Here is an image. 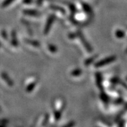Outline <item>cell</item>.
<instances>
[{"label":"cell","mask_w":127,"mask_h":127,"mask_svg":"<svg viewBox=\"0 0 127 127\" xmlns=\"http://www.w3.org/2000/svg\"><path fill=\"white\" fill-rule=\"evenodd\" d=\"M54 19H55V17L53 16H51L49 17V18L47 20V24L45 25V30H44V33L45 34H47V33L50 30V28H51V26L52 25V23L53 22Z\"/></svg>","instance_id":"7a4b0ae2"},{"label":"cell","mask_w":127,"mask_h":127,"mask_svg":"<svg viewBox=\"0 0 127 127\" xmlns=\"http://www.w3.org/2000/svg\"><path fill=\"white\" fill-rule=\"evenodd\" d=\"M48 47H49V50H50L51 52H53V53H55V52L57 51V47H56L55 45H49Z\"/></svg>","instance_id":"ba28073f"},{"label":"cell","mask_w":127,"mask_h":127,"mask_svg":"<svg viewBox=\"0 0 127 127\" xmlns=\"http://www.w3.org/2000/svg\"><path fill=\"white\" fill-rule=\"evenodd\" d=\"M27 42L31 44V45H32L35 47H39L40 46V43L36 41H31V40H27Z\"/></svg>","instance_id":"5b68a950"},{"label":"cell","mask_w":127,"mask_h":127,"mask_svg":"<svg viewBox=\"0 0 127 127\" xmlns=\"http://www.w3.org/2000/svg\"><path fill=\"white\" fill-rule=\"evenodd\" d=\"M82 73V71L80 69H75L71 73V75L73 76H79L80 75V74Z\"/></svg>","instance_id":"277c9868"},{"label":"cell","mask_w":127,"mask_h":127,"mask_svg":"<svg viewBox=\"0 0 127 127\" xmlns=\"http://www.w3.org/2000/svg\"><path fill=\"white\" fill-rule=\"evenodd\" d=\"M95 58H96V57H92V58H90V59H88V60L86 61L85 64H86V65H88V64H89L92 63V61H93V60H94Z\"/></svg>","instance_id":"9c48e42d"},{"label":"cell","mask_w":127,"mask_h":127,"mask_svg":"<svg viewBox=\"0 0 127 127\" xmlns=\"http://www.w3.org/2000/svg\"><path fill=\"white\" fill-rule=\"evenodd\" d=\"M35 85H36L35 82H34V83L31 84L27 88V90H27V92H31V91L32 90H33V89H34V88L35 87Z\"/></svg>","instance_id":"8992f818"},{"label":"cell","mask_w":127,"mask_h":127,"mask_svg":"<svg viewBox=\"0 0 127 127\" xmlns=\"http://www.w3.org/2000/svg\"><path fill=\"white\" fill-rule=\"evenodd\" d=\"M97 85L99 87H101V82H102V80H101V76L99 74H97Z\"/></svg>","instance_id":"52a82bcc"},{"label":"cell","mask_w":127,"mask_h":127,"mask_svg":"<svg viewBox=\"0 0 127 127\" xmlns=\"http://www.w3.org/2000/svg\"><path fill=\"white\" fill-rule=\"evenodd\" d=\"M115 60V57H108L106 59H103L101 61H99L97 63L95 64V67H102V66H104L106 64H107L108 63H110L112 61H114Z\"/></svg>","instance_id":"6da1fadb"},{"label":"cell","mask_w":127,"mask_h":127,"mask_svg":"<svg viewBox=\"0 0 127 127\" xmlns=\"http://www.w3.org/2000/svg\"><path fill=\"white\" fill-rule=\"evenodd\" d=\"M24 13L27 15L31 16H38L39 14L38 12H37L36 10H24Z\"/></svg>","instance_id":"3957f363"}]
</instances>
